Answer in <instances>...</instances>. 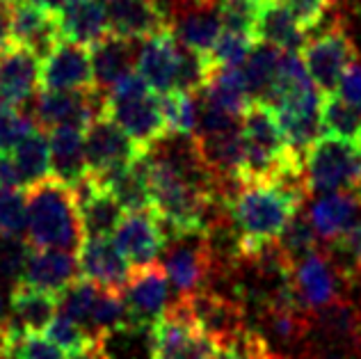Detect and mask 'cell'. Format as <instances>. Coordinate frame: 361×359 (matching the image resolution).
I'll return each instance as SVG.
<instances>
[{
  "instance_id": "obj_1",
  "label": "cell",
  "mask_w": 361,
  "mask_h": 359,
  "mask_svg": "<svg viewBox=\"0 0 361 359\" xmlns=\"http://www.w3.org/2000/svg\"><path fill=\"white\" fill-rule=\"evenodd\" d=\"M27 226L25 241L32 248H53L78 252L85 238L80 209L69 183L58 176H46L39 183L25 188Z\"/></svg>"
},
{
  "instance_id": "obj_2",
  "label": "cell",
  "mask_w": 361,
  "mask_h": 359,
  "mask_svg": "<svg viewBox=\"0 0 361 359\" xmlns=\"http://www.w3.org/2000/svg\"><path fill=\"white\" fill-rule=\"evenodd\" d=\"M226 209L238 231V248H245L279 241L286 224L304 209V204L272 181H245L229 197Z\"/></svg>"
},
{
  "instance_id": "obj_3",
  "label": "cell",
  "mask_w": 361,
  "mask_h": 359,
  "mask_svg": "<svg viewBox=\"0 0 361 359\" xmlns=\"http://www.w3.org/2000/svg\"><path fill=\"white\" fill-rule=\"evenodd\" d=\"M359 279L361 275L341 263L327 245L290 266V286L309 314H320L341 302L353 300Z\"/></svg>"
},
{
  "instance_id": "obj_4",
  "label": "cell",
  "mask_w": 361,
  "mask_h": 359,
  "mask_svg": "<svg viewBox=\"0 0 361 359\" xmlns=\"http://www.w3.org/2000/svg\"><path fill=\"white\" fill-rule=\"evenodd\" d=\"M103 112L126 130L142 149H151L167 135L163 99L135 69L108 92Z\"/></svg>"
},
{
  "instance_id": "obj_5",
  "label": "cell",
  "mask_w": 361,
  "mask_h": 359,
  "mask_svg": "<svg viewBox=\"0 0 361 359\" xmlns=\"http://www.w3.org/2000/svg\"><path fill=\"white\" fill-rule=\"evenodd\" d=\"M160 261L176 291V298L211 288L215 275L226 266V261L215 252L208 231L169 236Z\"/></svg>"
},
{
  "instance_id": "obj_6",
  "label": "cell",
  "mask_w": 361,
  "mask_h": 359,
  "mask_svg": "<svg viewBox=\"0 0 361 359\" xmlns=\"http://www.w3.org/2000/svg\"><path fill=\"white\" fill-rule=\"evenodd\" d=\"M304 174L309 193H359L361 195V151L353 140L320 135L304 151Z\"/></svg>"
},
{
  "instance_id": "obj_7",
  "label": "cell",
  "mask_w": 361,
  "mask_h": 359,
  "mask_svg": "<svg viewBox=\"0 0 361 359\" xmlns=\"http://www.w3.org/2000/svg\"><path fill=\"white\" fill-rule=\"evenodd\" d=\"M300 58L316 90L320 94H327L338 90L348 67L359 60V51L353 37L345 30V23H341L336 18L325 30H320L316 37L304 42L300 49Z\"/></svg>"
},
{
  "instance_id": "obj_8",
  "label": "cell",
  "mask_w": 361,
  "mask_h": 359,
  "mask_svg": "<svg viewBox=\"0 0 361 359\" xmlns=\"http://www.w3.org/2000/svg\"><path fill=\"white\" fill-rule=\"evenodd\" d=\"M106 92H64V90H37L30 103V117L35 124L51 130L55 126L87 128L92 119L106 108Z\"/></svg>"
},
{
  "instance_id": "obj_9",
  "label": "cell",
  "mask_w": 361,
  "mask_h": 359,
  "mask_svg": "<svg viewBox=\"0 0 361 359\" xmlns=\"http://www.w3.org/2000/svg\"><path fill=\"white\" fill-rule=\"evenodd\" d=\"M123 300L128 307L130 325L154 327L169 307L172 281L167 277L163 261L130 268V275L123 286Z\"/></svg>"
},
{
  "instance_id": "obj_10",
  "label": "cell",
  "mask_w": 361,
  "mask_h": 359,
  "mask_svg": "<svg viewBox=\"0 0 361 359\" xmlns=\"http://www.w3.org/2000/svg\"><path fill=\"white\" fill-rule=\"evenodd\" d=\"M145 151L147 149H142L106 112L94 117L92 124L85 128L87 172L97 178H103L110 172H115V169L128 165L133 158H137Z\"/></svg>"
},
{
  "instance_id": "obj_11",
  "label": "cell",
  "mask_w": 361,
  "mask_h": 359,
  "mask_svg": "<svg viewBox=\"0 0 361 359\" xmlns=\"http://www.w3.org/2000/svg\"><path fill=\"white\" fill-rule=\"evenodd\" d=\"M39 90L92 92L99 90L94 80L92 51L87 46L60 39L39 62Z\"/></svg>"
},
{
  "instance_id": "obj_12",
  "label": "cell",
  "mask_w": 361,
  "mask_h": 359,
  "mask_svg": "<svg viewBox=\"0 0 361 359\" xmlns=\"http://www.w3.org/2000/svg\"><path fill=\"white\" fill-rule=\"evenodd\" d=\"M115 243L130 268L160 261L167 245V231L154 209L126 211L115 231Z\"/></svg>"
},
{
  "instance_id": "obj_13",
  "label": "cell",
  "mask_w": 361,
  "mask_h": 359,
  "mask_svg": "<svg viewBox=\"0 0 361 359\" xmlns=\"http://www.w3.org/2000/svg\"><path fill=\"white\" fill-rule=\"evenodd\" d=\"M197 325L215 346H229L247 327V311L238 300H231L211 288L185 296Z\"/></svg>"
},
{
  "instance_id": "obj_14",
  "label": "cell",
  "mask_w": 361,
  "mask_h": 359,
  "mask_svg": "<svg viewBox=\"0 0 361 359\" xmlns=\"http://www.w3.org/2000/svg\"><path fill=\"white\" fill-rule=\"evenodd\" d=\"M39 55L12 42L0 51V103L27 108L39 90Z\"/></svg>"
},
{
  "instance_id": "obj_15",
  "label": "cell",
  "mask_w": 361,
  "mask_h": 359,
  "mask_svg": "<svg viewBox=\"0 0 361 359\" xmlns=\"http://www.w3.org/2000/svg\"><path fill=\"white\" fill-rule=\"evenodd\" d=\"M71 188L75 193V200H78L85 236H92V238H110V236H115L121 217L126 213L123 206L117 202V197L90 172Z\"/></svg>"
},
{
  "instance_id": "obj_16",
  "label": "cell",
  "mask_w": 361,
  "mask_h": 359,
  "mask_svg": "<svg viewBox=\"0 0 361 359\" xmlns=\"http://www.w3.org/2000/svg\"><path fill=\"white\" fill-rule=\"evenodd\" d=\"M180 53H183V46L178 44L172 28L140 39L137 71L151 90H156L158 94L176 90Z\"/></svg>"
},
{
  "instance_id": "obj_17",
  "label": "cell",
  "mask_w": 361,
  "mask_h": 359,
  "mask_svg": "<svg viewBox=\"0 0 361 359\" xmlns=\"http://www.w3.org/2000/svg\"><path fill=\"white\" fill-rule=\"evenodd\" d=\"M78 270L80 277L94 281L101 288H115L123 291L126 279L130 275V263L117 248L115 238H92L85 236L78 252Z\"/></svg>"
},
{
  "instance_id": "obj_18",
  "label": "cell",
  "mask_w": 361,
  "mask_h": 359,
  "mask_svg": "<svg viewBox=\"0 0 361 359\" xmlns=\"http://www.w3.org/2000/svg\"><path fill=\"white\" fill-rule=\"evenodd\" d=\"M106 5L110 30L128 39L140 42L172 28V12L165 0H115Z\"/></svg>"
},
{
  "instance_id": "obj_19",
  "label": "cell",
  "mask_w": 361,
  "mask_h": 359,
  "mask_svg": "<svg viewBox=\"0 0 361 359\" xmlns=\"http://www.w3.org/2000/svg\"><path fill=\"white\" fill-rule=\"evenodd\" d=\"M80 277L78 259L75 252L53 250V248H32L27 254L23 275L18 284H27L53 296H60L64 288H69Z\"/></svg>"
},
{
  "instance_id": "obj_20",
  "label": "cell",
  "mask_w": 361,
  "mask_h": 359,
  "mask_svg": "<svg viewBox=\"0 0 361 359\" xmlns=\"http://www.w3.org/2000/svg\"><path fill=\"white\" fill-rule=\"evenodd\" d=\"M12 39L16 44L25 46L32 53L39 55V60L46 58L53 46L58 44L60 25L58 14L46 12L27 0H14L12 3Z\"/></svg>"
},
{
  "instance_id": "obj_21",
  "label": "cell",
  "mask_w": 361,
  "mask_h": 359,
  "mask_svg": "<svg viewBox=\"0 0 361 359\" xmlns=\"http://www.w3.org/2000/svg\"><path fill=\"white\" fill-rule=\"evenodd\" d=\"M92 67H94V80L101 92H110L115 85L126 78L128 73L137 69V53L140 44L137 39H128L110 32L101 42L92 46Z\"/></svg>"
},
{
  "instance_id": "obj_22",
  "label": "cell",
  "mask_w": 361,
  "mask_h": 359,
  "mask_svg": "<svg viewBox=\"0 0 361 359\" xmlns=\"http://www.w3.org/2000/svg\"><path fill=\"white\" fill-rule=\"evenodd\" d=\"M60 37L92 49L110 35V16L106 0H66L58 12Z\"/></svg>"
},
{
  "instance_id": "obj_23",
  "label": "cell",
  "mask_w": 361,
  "mask_h": 359,
  "mask_svg": "<svg viewBox=\"0 0 361 359\" xmlns=\"http://www.w3.org/2000/svg\"><path fill=\"white\" fill-rule=\"evenodd\" d=\"M359 211H361V195L345 193V190L320 195L307 209L309 220L322 245H329L336 238H341L357 222Z\"/></svg>"
},
{
  "instance_id": "obj_24",
  "label": "cell",
  "mask_w": 361,
  "mask_h": 359,
  "mask_svg": "<svg viewBox=\"0 0 361 359\" xmlns=\"http://www.w3.org/2000/svg\"><path fill=\"white\" fill-rule=\"evenodd\" d=\"M172 30L178 44L199 55H211L213 46L222 35V18L215 5L206 7H180L172 12Z\"/></svg>"
},
{
  "instance_id": "obj_25",
  "label": "cell",
  "mask_w": 361,
  "mask_h": 359,
  "mask_svg": "<svg viewBox=\"0 0 361 359\" xmlns=\"http://www.w3.org/2000/svg\"><path fill=\"white\" fill-rule=\"evenodd\" d=\"M94 176V174H92ZM108 190L117 197L123 211H142L154 209V197H151V165H149V149L137 158H133L128 165H123L108 176L99 178Z\"/></svg>"
},
{
  "instance_id": "obj_26",
  "label": "cell",
  "mask_w": 361,
  "mask_h": 359,
  "mask_svg": "<svg viewBox=\"0 0 361 359\" xmlns=\"http://www.w3.org/2000/svg\"><path fill=\"white\" fill-rule=\"evenodd\" d=\"M9 309H12V323L30 334H46L53 318L58 316L60 305L58 296L32 288L27 284H14L9 293Z\"/></svg>"
},
{
  "instance_id": "obj_27",
  "label": "cell",
  "mask_w": 361,
  "mask_h": 359,
  "mask_svg": "<svg viewBox=\"0 0 361 359\" xmlns=\"http://www.w3.org/2000/svg\"><path fill=\"white\" fill-rule=\"evenodd\" d=\"M53 176L75 185L87 174V156H85V130L75 126H55L49 130Z\"/></svg>"
},
{
  "instance_id": "obj_28",
  "label": "cell",
  "mask_w": 361,
  "mask_h": 359,
  "mask_svg": "<svg viewBox=\"0 0 361 359\" xmlns=\"http://www.w3.org/2000/svg\"><path fill=\"white\" fill-rule=\"evenodd\" d=\"M256 39L268 42L281 51H298L309 39L307 30L295 21V16L288 12V7L281 0L263 3L256 18Z\"/></svg>"
},
{
  "instance_id": "obj_29",
  "label": "cell",
  "mask_w": 361,
  "mask_h": 359,
  "mask_svg": "<svg viewBox=\"0 0 361 359\" xmlns=\"http://www.w3.org/2000/svg\"><path fill=\"white\" fill-rule=\"evenodd\" d=\"M9 158H12L18 181H21L23 188H30L35 183H39L42 178L51 176L53 163H51L49 130L35 126L21 142L9 151Z\"/></svg>"
},
{
  "instance_id": "obj_30",
  "label": "cell",
  "mask_w": 361,
  "mask_h": 359,
  "mask_svg": "<svg viewBox=\"0 0 361 359\" xmlns=\"http://www.w3.org/2000/svg\"><path fill=\"white\" fill-rule=\"evenodd\" d=\"M283 51L272 46L268 42H256L252 53L240 64L247 83V92H250L252 101H270V94L277 80L279 64H281Z\"/></svg>"
},
{
  "instance_id": "obj_31",
  "label": "cell",
  "mask_w": 361,
  "mask_h": 359,
  "mask_svg": "<svg viewBox=\"0 0 361 359\" xmlns=\"http://www.w3.org/2000/svg\"><path fill=\"white\" fill-rule=\"evenodd\" d=\"M320 124L322 133L355 140L361 128V110L348 103L338 92L320 94Z\"/></svg>"
},
{
  "instance_id": "obj_32",
  "label": "cell",
  "mask_w": 361,
  "mask_h": 359,
  "mask_svg": "<svg viewBox=\"0 0 361 359\" xmlns=\"http://www.w3.org/2000/svg\"><path fill=\"white\" fill-rule=\"evenodd\" d=\"M163 99V112L167 121V133L176 135H190L197 133L199 126V101L197 94L183 92V90H172L167 94H160Z\"/></svg>"
},
{
  "instance_id": "obj_33",
  "label": "cell",
  "mask_w": 361,
  "mask_h": 359,
  "mask_svg": "<svg viewBox=\"0 0 361 359\" xmlns=\"http://www.w3.org/2000/svg\"><path fill=\"white\" fill-rule=\"evenodd\" d=\"M128 307L123 300V293L115 288H99V296L94 300L92 318H90V334L99 339L101 334L128 325Z\"/></svg>"
},
{
  "instance_id": "obj_34",
  "label": "cell",
  "mask_w": 361,
  "mask_h": 359,
  "mask_svg": "<svg viewBox=\"0 0 361 359\" xmlns=\"http://www.w3.org/2000/svg\"><path fill=\"white\" fill-rule=\"evenodd\" d=\"M279 248L283 254H286L290 266L298 263L300 259L309 257V254L316 252L318 248H322L318 233L309 220V213L304 209H300L295 215H293V220L286 224V229H283V233L279 236Z\"/></svg>"
},
{
  "instance_id": "obj_35",
  "label": "cell",
  "mask_w": 361,
  "mask_h": 359,
  "mask_svg": "<svg viewBox=\"0 0 361 359\" xmlns=\"http://www.w3.org/2000/svg\"><path fill=\"white\" fill-rule=\"evenodd\" d=\"M99 288L101 286H97L94 281L78 277L69 288H64L58 296V305L62 314L73 318L75 323H80L87 332H90L92 307H94V300L99 296Z\"/></svg>"
},
{
  "instance_id": "obj_36",
  "label": "cell",
  "mask_w": 361,
  "mask_h": 359,
  "mask_svg": "<svg viewBox=\"0 0 361 359\" xmlns=\"http://www.w3.org/2000/svg\"><path fill=\"white\" fill-rule=\"evenodd\" d=\"M27 197L25 188H0V236L25 238Z\"/></svg>"
},
{
  "instance_id": "obj_37",
  "label": "cell",
  "mask_w": 361,
  "mask_h": 359,
  "mask_svg": "<svg viewBox=\"0 0 361 359\" xmlns=\"http://www.w3.org/2000/svg\"><path fill=\"white\" fill-rule=\"evenodd\" d=\"M256 44L254 35H245V32H235V30H222L220 39L213 46L211 55V67H240V64L247 60V55L252 53Z\"/></svg>"
},
{
  "instance_id": "obj_38",
  "label": "cell",
  "mask_w": 361,
  "mask_h": 359,
  "mask_svg": "<svg viewBox=\"0 0 361 359\" xmlns=\"http://www.w3.org/2000/svg\"><path fill=\"white\" fill-rule=\"evenodd\" d=\"M30 243L18 236H0V281L5 284H18L23 275Z\"/></svg>"
},
{
  "instance_id": "obj_39",
  "label": "cell",
  "mask_w": 361,
  "mask_h": 359,
  "mask_svg": "<svg viewBox=\"0 0 361 359\" xmlns=\"http://www.w3.org/2000/svg\"><path fill=\"white\" fill-rule=\"evenodd\" d=\"M259 9L261 5L254 3V0H217V12H220L224 30H235L256 37Z\"/></svg>"
},
{
  "instance_id": "obj_40",
  "label": "cell",
  "mask_w": 361,
  "mask_h": 359,
  "mask_svg": "<svg viewBox=\"0 0 361 359\" xmlns=\"http://www.w3.org/2000/svg\"><path fill=\"white\" fill-rule=\"evenodd\" d=\"M35 126V119L25 115L23 108L0 103V151L9 154Z\"/></svg>"
},
{
  "instance_id": "obj_41",
  "label": "cell",
  "mask_w": 361,
  "mask_h": 359,
  "mask_svg": "<svg viewBox=\"0 0 361 359\" xmlns=\"http://www.w3.org/2000/svg\"><path fill=\"white\" fill-rule=\"evenodd\" d=\"M46 336L58 343L60 348H64L69 355L82 351L85 346H90L94 341V336L87 332V329H85L80 323H75L73 318L62 314V311H58V316L53 318L51 327L46 329Z\"/></svg>"
},
{
  "instance_id": "obj_42",
  "label": "cell",
  "mask_w": 361,
  "mask_h": 359,
  "mask_svg": "<svg viewBox=\"0 0 361 359\" xmlns=\"http://www.w3.org/2000/svg\"><path fill=\"white\" fill-rule=\"evenodd\" d=\"M288 7V12L295 16V21L302 25V30H316L325 21L329 7L334 0H281Z\"/></svg>"
},
{
  "instance_id": "obj_43",
  "label": "cell",
  "mask_w": 361,
  "mask_h": 359,
  "mask_svg": "<svg viewBox=\"0 0 361 359\" xmlns=\"http://www.w3.org/2000/svg\"><path fill=\"white\" fill-rule=\"evenodd\" d=\"M327 248L336 254L341 263H345L350 270L361 275V220H357L341 238L329 243Z\"/></svg>"
},
{
  "instance_id": "obj_44",
  "label": "cell",
  "mask_w": 361,
  "mask_h": 359,
  "mask_svg": "<svg viewBox=\"0 0 361 359\" xmlns=\"http://www.w3.org/2000/svg\"><path fill=\"white\" fill-rule=\"evenodd\" d=\"M213 351L215 343L204 332H199L192 339H188L185 343L167 348V351H158L156 359H208Z\"/></svg>"
},
{
  "instance_id": "obj_45",
  "label": "cell",
  "mask_w": 361,
  "mask_h": 359,
  "mask_svg": "<svg viewBox=\"0 0 361 359\" xmlns=\"http://www.w3.org/2000/svg\"><path fill=\"white\" fill-rule=\"evenodd\" d=\"M341 97H343L348 103H353L355 108L361 110V62H353L348 67V71L341 78V85L336 90Z\"/></svg>"
},
{
  "instance_id": "obj_46",
  "label": "cell",
  "mask_w": 361,
  "mask_h": 359,
  "mask_svg": "<svg viewBox=\"0 0 361 359\" xmlns=\"http://www.w3.org/2000/svg\"><path fill=\"white\" fill-rule=\"evenodd\" d=\"M12 42V0H0V51Z\"/></svg>"
},
{
  "instance_id": "obj_47",
  "label": "cell",
  "mask_w": 361,
  "mask_h": 359,
  "mask_svg": "<svg viewBox=\"0 0 361 359\" xmlns=\"http://www.w3.org/2000/svg\"><path fill=\"white\" fill-rule=\"evenodd\" d=\"M0 188H23L7 151H0Z\"/></svg>"
},
{
  "instance_id": "obj_48",
  "label": "cell",
  "mask_w": 361,
  "mask_h": 359,
  "mask_svg": "<svg viewBox=\"0 0 361 359\" xmlns=\"http://www.w3.org/2000/svg\"><path fill=\"white\" fill-rule=\"evenodd\" d=\"M71 359H108V355H106V351H103L99 339H94V341L90 346H85L82 351L73 353Z\"/></svg>"
},
{
  "instance_id": "obj_49",
  "label": "cell",
  "mask_w": 361,
  "mask_h": 359,
  "mask_svg": "<svg viewBox=\"0 0 361 359\" xmlns=\"http://www.w3.org/2000/svg\"><path fill=\"white\" fill-rule=\"evenodd\" d=\"M169 12H174V9H180V7H206V5H215L217 0H165Z\"/></svg>"
},
{
  "instance_id": "obj_50",
  "label": "cell",
  "mask_w": 361,
  "mask_h": 359,
  "mask_svg": "<svg viewBox=\"0 0 361 359\" xmlns=\"http://www.w3.org/2000/svg\"><path fill=\"white\" fill-rule=\"evenodd\" d=\"M27 3H32V5H37V7L46 9V12L58 14L60 9H62V5L66 3V0H27Z\"/></svg>"
},
{
  "instance_id": "obj_51",
  "label": "cell",
  "mask_w": 361,
  "mask_h": 359,
  "mask_svg": "<svg viewBox=\"0 0 361 359\" xmlns=\"http://www.w3.org/2000/svg\"><path fill=\"white\" fill-rule=\"evenodd\" d=\"M5 311H3V298H0V327H3L5 325Z\"/></svg>"
},
{
  "instance_id": "obj_52",
  "label": "cell",
  "mask_w": 361,
  "mask_h": 359,
  "mask_svg": "<svg viewBox=\"0 0 361 359\" xmlns=\"http://www.w3.org/2000/svg\"><path fill=\"white\" fill-rule=\"evenodd\" d=\"M355 140H357V147H359V151H361V128H359V133H357Z\"/></svg>"
},
{
  "instance_id": "obj_53",
  "label": "cell",
  "mask_w": 361,
  "mask_h": 359,
  "mask_svg": "<svg viewBox=\"0 0 361 359\" xmlns=\"http://www.w3.org/2000/svg\"><path fill=\"white\" fill-rule=\"evenodd\" d=\"M254 3H259V5H263V3H270V0H254Z\"/></svg>"
},
{
  "instance_id": "obj_54",
  "label": "cell",
  "mask_w": 361,
  "mask_h": 359,
  "mask_svg": "<svg viewBox=\"0 0 361 359\" xmlns=\"http://www.w3.org/2000/svg\"><path fill=\"white\" fill-rule=\"evenodd\" d=\"M106 3H115V0H106Z\"/></svg>"
}]
</instances>
